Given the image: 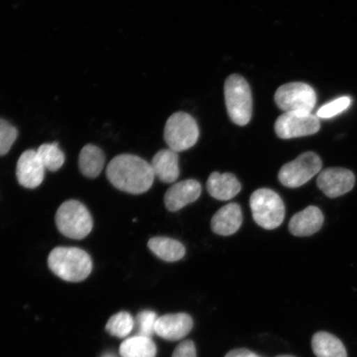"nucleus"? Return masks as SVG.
<instances>
[{
    "mask_svg": "<svg viewBox=\"0 0 357 357\" xmlns=\"http://www.w3.org/2000/svg\"><path fill=\"white\" fill-rule=\"evenodd\" d=\"M106 174L115 188L132 195L149 190L155 178L151 165L131 154L116 156L107 167Z\"/></svg>",
    "mask_w": 357,
    "mask_h": 357,
    "instance_id": "f257e3e1",
    "label": "nucleus"
},
{
    "mask_svg": "<svg viewBox=\"0 0 357 357\" xmlns=\"http://www.w3.org/2000/svg\"><path fill=\"white\" fill-rule=\"evenodd\" d=\"M47 262L53 273L69 282L86 280L93 268L89 254L77 248H56L49 255Z\"/></svg>",
    "mask_w": 357,
    "mask_h": 357,
    "instance_id": "f03ea898",
    "label": "nucleus"
},
{
    "mask_svg": "<svg viewBox=\"0 0 357 357\" xmlns=\"http://www.w3.org/2000/svg\"><path fill=\"white\" fill-rule=\"evenodd\" d=\"M227 114L235 124L245 126L252 119V96L249 84L240 75L227 77L225 84Z\"/></svg>",
    "mask_w": 357,
    "mask_h": 357,
    "instance_id": "7ed1b4c3",
    "label": "nucleus"
},
{
    "mask_svg": "<svg viewBox=\"0 0 357 357\" xmlns=\"http://www.w3.org/2000/svg\"><path fill=\"white\" fill-rule=\"evenodd\" d=\"M56 223L60 233L73 239L86 238L93 229L91 213L77 200H67L62 204L56 214Z\"/></svg>",
    "mask_w": 357,
    "mask_h": 357,
    "instance_id": "20e7f679",
    "label": "nucleus"
},
{
    "mask_svg": "<svg viewBox=\"0 0 357 357\" xmlns=\"http://www.w3.org/2000/svg\"><path fill=\"white\" fill-rule=\"evenodd\" d=\"M254 220L267 230L278 227L284 218V204L280 195L270 189L257 190L250 199Z\"/></svg>",
    "mask_w": 357,
    "mask_h": 357,
    "instance_id": "39448f33",
    "label": "nucleus"
},
{
    "mask_svg": "<svg viewBox=\"0 0 357 357\" xmlns=\"http://www.w3.org/2000/svg\"><path fill=\"white\" fill-rule=\"evenodd\" d=\"M199 130L191 115L177 112L171 116L165 126L164 138L169 149L180 153L188 150L197 142Z\"/></svg>",
    "mask_w": 357,
    "mask_h": 357,
    "instance_id": "423d86ee",
    "label": "nucleus"
},
{
    "mask_svg": "<svg viewBox=\"0 0 357 357\" xmlns=\"http://www.w3.org/2000/svg\"><path fill=\"white\" fill-rule=\"evenodd\" d=\"M319 156L312 151H307L296 159L284 165L279 172V180L289 188H298L317 175L322 169Z\"/></svg>",
    "mask_w": 357,
    "mask_h": 357,
    "instance_id": "0eeeda50",
    "label": "nucleus"
},
{
    "mask_svg": "<svg viewBox=\"0 0 357 357\" xmlns=\"http://www.w3.org/2000/svg\"><path fill=\"white\" fill-rule=\"evenodd\" d=\"M275 101L281 110L285 112H306L314 109L317 96L310 84L292 82L283 84L275 92Z\"/></svg>",
    "mask_w": 357,
    "mask_h": 357,
    "instance_id": "6e6552de",
    "label": "nucleus"
},
{
    "mask_svg": "<svg viewBox=\"0 0 357 357\" xmlns=\"http://www.w3.org/2000/svg\"><path fill=\"white\" fill-rule=\"evenodd\" d=\"M319 129V118L306 112H285L275 123L276 135L281 139L310 136Z\"/></svg>",
    "mask_w": 357,
    "mask_h": 357,
    "instance_id": "1a4fd4ad",
    "label": "nucleus"
},
{
    "mask_svg": "<svg viewBox=\"0 0 357 357\" xmlns=\"http://www.w3.org/2000/svg\"><path fill=\"white\" fill-rule=\"evenodd\" d=\"M355 176L344 168H328L319 174L317 185L329 198H337L354 189Z\"/></svg>",
    "mask_w": 357,
    "mask_h": 357,
    "instance_id": "9d476101",
    "label": "nucleus"
},
{
    "mask_svg": "<svg viewBox=\"0 0 357 357\" xmlns=\"http://www.w3.org/2000/svg\"><path fill=\"white\" fill-rule=\"evenodd\" d=\"M46 169L38 158L37 151L28 150L17 160V181L26 189H35L42 184Z\"/></svg>",
    "mask_w": 357,
    "mask_h": 357,
    "instance_id": "9b49d317",
    "label": "nucleus"
},
{
    "mask_svg": "<svg viewBox=\"0 0 357 357\" xmlns=\"http://www.w3.org/2000/svg\"><path fill=\"white\" fill-rule=\"evenodd\" d=\"M201 185L197 181L187 180L176 183L165 195V204L169 211L176 212L199 198Z\"/></svg>",
    "mask_w": 357,
    "mask_h": 357,
    "instance_id": "f8f14e48",
    "label": "nucleus"
},
{
    "mask_svg": "<svg viewBox=\"0 0 357 357\" xmlns=\"http://www.w3.org/2000/svg\"><path fill=\"white\" fill-rule=\"evenodd\" d=\"M193 327V320L186 314H167L156 320L155 332L164 339L177 341L185 337Z\"/></svg>",
    "mask_w": 357,
    "mask_h": 357,
    "instance_id": "ddd939ff",
    "label": "nucleus"
},
{
    "mask_svg": "<svg viewBox=\"0 0 357 357\" xmlns=\"http://www.w3.org/2000/svg\"><path fill=\"white\" fill-rule=\"evenodd\" d=\"M324 222V214L320 209L309 206L293 216L289 223V229L294 236H311L321 229Z\"/></svg>",
    "mask_w": 357,
    "mask_h": 357,
    "instance_id": "4468645a",
    "label": "nucleus"
},
{
    "mask_svg": "<svg viewBox=\"0 0 357 357\" xmlns=\"http://www.w3.org/2000/svg\"><path fill=\"white\" fill-rule=\"evenodd\" d=\"M243 218L242 209L238 204H227L214 214L211 221V229L218 235H233L242 225Z\"/></svg>",
    "mask_w": 357,
    "mask_h": 357,
    "instance_id": "2eb2a0df",
    "label": "nucleus"
},
{
    "mask_svg": "<svg viewBox=\"0 0 357 357\" xmlns=\"http://www.w3.org/2000/svg\"><path fill=\"white\" fill-rule=\"evenodd\" d=\"M207 189L212 197L223 201L234 198L242 186L233 174L213 172L208 178Z\"/></svg>",
    "mask_w": 357,
    "mask_h": 357,
    "instance_id": "dca6fc26",
    "label": "nucleus"
},
{
    "mask_svg": "<svg viewBox=\"0 0 357 357\" xmlns=\"http://www.w3.org/2000/svg\"><path fill=\"white\" fill-rule=\"evenodd\" d=\"M151 165L155 176L167 184L175 182L180 176L178 156L176 151L172 149L159 151Z\"/></svg>",
    "mask_w": 357,
    "mask_h": 357,
    "instance_id": "f3484780",
    "label": "nucleus"
},
{
    "mask_svg": "<svg viewBox=\"0 0 357 357\" xmlns=\"http://www.w3.org/2000/svg\"><path fill=\"white\" fill-rule=\"evenodd\" d=\"M105 155L102 151L95 145L84 146L79 156V168L86 177L95 178L99 176L104 169Z\"/></svg>",
    "mask_w": 357,
    "mask_h": 357,
    "instance_id": "a211bd4d",
    "label": "nucleus"
},
{
    "mask_svg": "<svg viewBox=\"0 0 357 357\" xmlns=\"http://www.w3.org/2000/svg\"><path fill=\"white\" fill-rule=\"evenodd\" d=\"M147 245L156 257L168 262L180 261L185 255V248L181 243L166 236H155Z\"/></svg>",
    "mask_w": 357,
    "mask_h": 357,
    "instance_id": "6ab92c4d",
    "label": "nucleus"
},
{
    "mask_svg": "<svg viewBox=\"0 0 357 357\" xmlns=\"http://www.w3.org/2000/svg\"><path fill=\"white\" fill-rule=\"evenodd\" d=\"M312 347L317 357H347L342 342L328 333H317L312 337Z\"/></svg>",
    "mask_w": 357,
    "mask_h": 357,
    "instance_id": "aec40b11",
    "label": "nucleus"
},
{
    "mask_svg": "<svg viewBox=\"0 0 357 357\" xmlns=\"http://www.w3.org/2000/svg\"><path fill=\"white\" fill-rule=\"evenodd\" d=\"M155 354L154 342L144 336L128 338L120 347L123 357H155Z\"/></svg>",
    "mask_w": 357,
    "mask_h": 357,
    "instance_id": "412c9836",
    "label": "nucleus"
},
{
    "mask_svg": "<svg viewBox=\"0 0 357 357\" xmlns=\"http://www.w3.org/2000/svg\"><path fill=\"white\" fill-rule=\"evenodd\" d=\"M37 153L45 169L50 172H56L63 166L65 155L56 142L43 144L38 147Z\"/></svg>",
    "mask_w": 357,
    "mask_h": 357,
    "instance_id": "4be33fe9",
    "label": "nucleus"
},
{
    "mask_svg": "<svg viewBox=\"0 0 357 357\" xmlns=\"http://www.w3.org/2000/svg\"><path fill=\"white\" fill-rule=\"evenodd\" d=\"M133 324L132 316L127 312H121L112 317L106 328L113 336L124 337L131 333Z\"/></svg>",
    "mask_w": 357,
    "mask_h": 357,
    "instance_id": "5701e85b",
    "label": "nucleus"
},
{
    "mask_svg": "<svg viewBox=\"0 0 357 357\" xmlns=\"http://www.w3.org/2000/svg\"><path fill=\"white\" fill-rule=\"evenodd\" d=\"M17 128L6 120L0 119V156L6 155L17 137Z\"/></svg>",
    "mask_w": 357,
    "mask_h": 357,
    "instance_id": "b1692460",
    "label": "nucleus"
},
{
    "mask_svg": "<svg viewBox=\"0 0 357 357\" xmlns=\"http://www.w3.org/2000/svg\"><path fill=\"white\" fill-rule=\"evenodd\" d=\"M350 97H341L321 107L316 116L319 119H331L345 111L351 105Z\"/></svg>",
    "mask_w": 357,
    "mask_h": 357,
    "instance_id": "393cba45",
    "label": "nucleus"
},
{
    "mask_svg": "<svg viewBox=\"0 0 357 357\" xmlns=\"http://www.w3.org/2000/svg\"><path fill=\"white\" fill-rule=\"evenodd\" d=\"M156 315L153 311H144L137 316V322L142 336L149 337L155 331Z\"/></svg>",
    "mask_w": 357,
    "mask_h": 357,
    "instance_id": "a878e982",
    "label": "nucleus"
},
{
    "mask_svg": "<svg viewBox=\"0 0 357 357\" xmlns=\"http://www.w3.org/2000/svg\"><path fill=\"white\" fill-rule=\"evenodd\" d=\"M172 357H196L194 343L191 341L183 342L174 351Z\"/></svg>",
    "mask_w": 357,
    "mask_h": 357,
    "instance_id": "bb28decb",
    "label": "nucleus"
},
{
    "mask_svg": "<svg viewBox=\"0 0 357 357\" xmlns=\"http://www.w3.org/2000/svg\"><path fill=\"white\" fill-rule=\"evenodd\" d=\"M225 357H259L253 352L247 349H238L231 351Z\"/></svg>",
    "mask_w": 357,
    "mask_h": 357,
    "instance_id": "cd10ccee",
    "label": "nucleus"
},
{
    "mask_svg": "<svg viewBox=\"0 0 357 357\" xmlns=\"http://www.w3.org/2000/svg\"><path fill=\"white\" fill-rule=\"evenodd\" d=\"M102 357H116V356H114L113 354H105V356H102Z\"/></svg>",
    "mask_w": 357,
    "mask_h": 357,
    "instance_id": "c85d7f7f",
    "label": "nucleus"
},
{
    "mask_svg": "<svg viewBox=\"0 0 357 357\" xmlns=\"http://www.w3.org/2000/svg\"><path fill=\"white\" fill-rule=\"evenodd\" d=\"M278 357H294V356H278Z\"/></svg>",
    "mask_w": 357,
    "mask_h": 357,
    "instance_id": "c756f323",
    "label": "nucleus"
}]
</instances>
